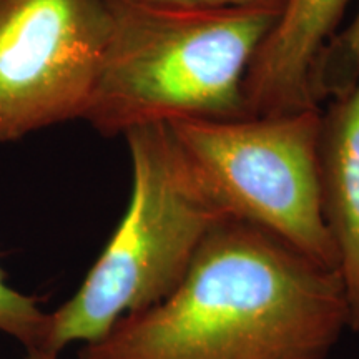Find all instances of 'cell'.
I'll list each match as a JSON object with an SVG mask.
<instances>
[{
	"instance_id": "obj_1",
	"label": "cell",
	"mask_w": 359,
	"mask_h": 359,
	"mask_svg": "<svg viewBox=\"0 0 359 359\" xmlns=\"http://www.w3.org/2000/svg\"><path fill=\"white\" fill-rule=\"evenodd\" d=\"M346 330L336 269L228 218L172 294L83 343L79 359H326Z\"/></svg>"
},
{
	"instance_id": "obj_8",
	"label": "cell",
	"mask_w": 359,
	"mask_h": 359,
	"mask_svg": "<svg viewBox=\"0 0 359 359\" xmlns=\"http://www.w3.org/2000/svg\"><path fill=\"white\" fill-rule=\"evenodd\" d=\"M359 79V12L323 48L309 75L314 105L346 95Z\"/></svg>"
},
{
	"instance_id": "obj_5",
	"label": "cell",
	"mask_w": 359,
	"mask_h": 359,
	"mask_svg": "<svg viewBox=\"0 0 359 359\" xmlns=\"http://www.w3.org/2000/svg\"><path fill=\"white\" fill-rule=\"evenodd\" d=\"M110 32L107 0H0V143L85 118Z\"/></svg>"
},
{
	"instance_id": "obj_9",
	"label": "cell",
	"mask_w": 359,
	"mask_h": 359,
	"mask_svg": "<svg viewBox=\"0 0 359 359\" xmlns=\"http://www.w3.org/2000/svg\"><path fill=\"white\" fill-rule=\"evenodd\" d=\"M50 326V313L39 306L35 296L20 293L8 285L0 266V333L15 338L27 351L43 349Z\"/></svg>"
},
{
	"instance_id": "obj_4",
	"label": "cell",
	"mask_w": 359,
	"mask_h": 359,
	"mask_svg": "<svg viewBox=\"0 0 359 359\" xmlns=\"http://www.w3.org/2000/svg\"><path fill=\"white\" fill-rule=\"evenodd\" d=\"M321 110L177 118L167 125L228 218L255 224L313 262L336 269L323 213Z\"/></svg>"
},
{
	"instance_id": "obj_6",
	"label": "cell",
	"mask_w": 359,
	"mask_h": 359,
	"mask_svg": "<svg viewBox=\"0 0 359 359\" xmlns=\"http://www.w3.org/2000/svg\"><path fill=\"white\" fill-rule=\"evenodd\" d=\"M349 0H286L246 72L248 116L313 109L311 69L334 37Z\"/></svg>"
},
{
	"instance_id": "obj_2",
	"label": "cell",
	"mask_w": 359,
	"mask_h": 359,
	"mask_svg": "<svg viewBox=\"0 0 359 359\" xmlns=\"http://www.w3.org/2000/svg\"><path fill=\"white\" fill-rule=\"evenodd\" d=\"M111 32L85 122L105 137L177 118L248 116L243 83L280 12L107 0Z\"/></svg>"
},
{
	"instance_id": "obj_10",
	"label": "cell",
	"mask_w": 359,
	"mask_h": 359,
	"mask_svg": "<svg viewBox=\"0 0 359 359\" xmlns=\"http://www.w3.org/2000/svg\"><path fill=\"white\" fill-rule=\"evenodd\" d=\"M133 4L156 7L196 8V11H240V8H263L281 12L286 0H127Z\"/></svg>"
},
{
	"instance_id": "obj_3",
	"label": "cell",
	"mask_w": 359,
	"mask_h": 359,
	"mask_svg": "<svg viewBox=\"0 0 359 359\" xmlns=\"http://www.w3.org/2000/svg\"><path fill=\"white\" fill-rule=\"evenodd\" d=\"M123 137L132 163L128 206L80 288L50 313L47 351L102 338L122 318L172 294L208 233L228 219L167 123Z\"/></svg>"
},
{
	"instance_id": "obj_7",
	"label": "cell",
	"mask_w": 359,
	"mask_h": 359,
	"mask_svg": "<svg viewBox=\"0 0 359 359\" xmlns=\"http://www.w3.org/2000/svg\"><path fill=\"white\" fill-rule=\"evenodd\" d=\"M323 213L343 285L348 330L359 333V79L321 110Z\"/></svg>"
},
{
	"instance_id": "obj_11",
	"label": "cell",
	"mask_w": 359,
	"mask_h": 359,
	"mask_svg": "<svg viewBox=\"0 0 359 359\" xmlns=\"http://www.w3.org/2000/svg\"><path fill=\"white\" fill-rule=\"evenodd\" d=\"M25 359H58V354L47 349H34V351H27Z\"/></svg>"
}]
</instances>
